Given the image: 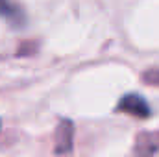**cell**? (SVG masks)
Wrapping results in <instances>:
<instances>
[{
	"label": "cell",
	"instance_id": "cell-1",
	"mask_svg": "<svg viewBox=\"0 0 159 157\" xmlns=\"http://www.w3.org/2000/svg\"><path fill=\"white\" fill-rule=\"evenodd\" d=\"M119 111H124L128 115H133V117L139 118H146L150 115V107L146 104V100L139 94H126L117 105Z\"/></svg>",
	"mask_w": 159,
	"mask_h": 157
},
{
	"label": "cell",
	"instance_id": "cell-2",
	"mask_svg": "<svg viewBox=\"0 0 159 157\" xmlns=\"http://www.w3.org/2000/svg\"><path fill=\"white\" fill-rule=\"evenodd\" d=\"M56 152L57 154H67L72 150V135H74V126L69 120H63L57 128L56 133Z\"/></svg>",
	"mask_w": 159,
	"mask_h": 157
},
{
	"label": "cell",
	"instance_id": "cell-3",
	"mask_svg": "<svg viewBox=\"0 0 159 157\" xmlns=\"http://www.w3.org/2000/svg\"><path fill=\"white\" fill-rule=\"evenodd\" d=\"M17 13V7L11 0H0V15L2 17H13Z\"/></svg>",
	"mask_w": 159,
	"mask_h": 157
}]
</instances>
